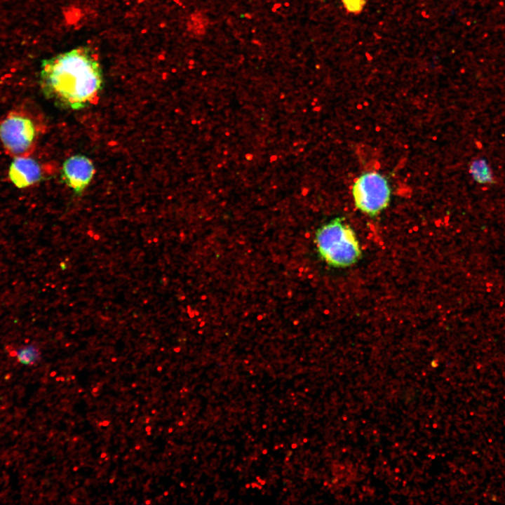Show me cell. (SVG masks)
Wrapping results in <instances>:
<instances>
[{"label": "cell", "mask_w": 505, "mask_h": 505, "mask_svg": "<svg viewBox=\"0 0 505 505\" xmlns=\"http://www.w3.org/2000/svg\"><path fill=\"white\" fill-rule=\"evenodd\" d=\"M41 86L45 96L65 109L79 110L95 101L103 74L95 55L77 47L43 62Z\"/></svg>", "instance_id": "cell-1"}, {"label": "cell", "mask_w": 505, "mask_h": 505, "mask_svg": "<svg viewBox=\"0 0 505 505\" xmlns=\"http://www.w3.org/2000/svg\"><path fill=\"white\" fill-rule=\"evenodd\" d=\"M8 175L11 182L17 187L25 188L41 179V170L34 159L19 156L12 161Z\"/></svg>", "instance_id": "cell-6"}, {"label": "cell", "mask_w": 505, "mask_h": 505, "mask_svg": "<svg viewBox=\"0 0 505 505\" xmlns=\"http://www.w3.org/2000/svg\"><path fill=\"white\" fill-rule=\"evenodd\" d=\"M36 136L31 119L11 114L0 124V140L6 150L13 155H21L31 147Z\"/></svg>", "instance_id": "cell-4"}, {"label": "cell", "mask_w": 505, "mask_h": 505, "mask_svg": "<svg viewBox=\"0 0 505 505\" xmlns=\"http://www.w3.org/2000/svg\"><path fill=\"white\" fill-rule=\"evenodd\" d=\"M352 195L356 207L364 213L373 216L387 207L391 189L387 180L377 172L361 175L354 182Z\"/></svg>", "instance_id": "cell-3"}, {"label": "cell", "mask_w": 505, "mask_h": 505, "mask_svg": "<svg viewBox=\"0 0 505 505\" xmlns=\"http://www.w3.org/2000/svg\"><path fill=\"white\" fill-rule=\"evenodd\" d=\"M95 174L92 161L81 154L67 159L62 167V178L76 194H81L91 182Z\"/></svg>", "instance_id": "cell-5"}, {"label": "cell", "mask_w": 505, "mask_h": 505, "mask_svg": "<svg viewBox=\"0 0 505 505\" xmlns=\"http://www.w3.org/2000/svg\"><path fill=\"white\" fill-rule=\"evenodd\" d=\"M18 361L24 365H33L39 358V351L34 346L24 347L17 351Z\"/></svg>", "instance_id": "cell-8"}, {"label": "cell", "mask_w": 505, "mask_h": 505, "mask_svg": "<svg viewBox=\"0 0 505 505\" xmlns=\"http://www.w3.org/2000/svg\"><path fill=\"white\" fill-rule=\"evenodd\" d=\"M315 242L321 257L334 267H348L361 255L354 231L339 217L322 226L316 234Z\"/></svg>", "instance_id": "cell-2"}, {"label": "cell", "mask_w": 505, "mask_h": 505, "mask_svg": "<svg viewBox=\"0 0 505 505\" xmlns=\"http://www.w3.org/2000/svg\"><path fill=\"white\" fill-rule=\"evenodd\" d=\"M470 173L473 179L479 183L492 182L491 170L483 159H478L472 162Z\"/></svg>", "instance_id": "cell-7"}, {"label": "cell", "mask_w": 505, "mask_h": 505, "mask_svg": "<svg viewBox=\"0 0 505 505\" xmlns=\"http://www.w3.org/2000/svg\"><path fill=\"white\" fill-rule=\"evenodd\" d=\"M346 11L352 14H358L364 8L366 0H342Z\"/></svg>", "instance_id": "cell-9"}]
</instances>
